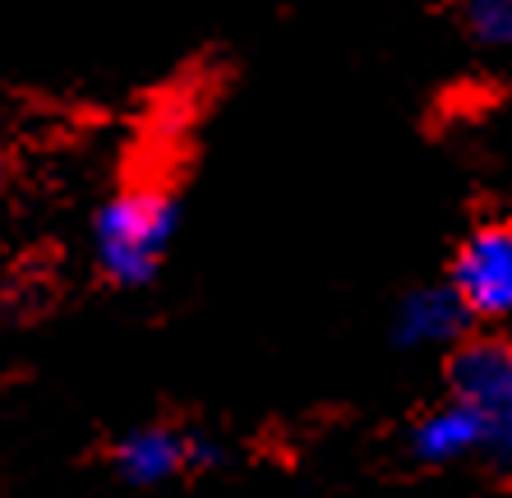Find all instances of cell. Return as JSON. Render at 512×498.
Wrapping results in <instances>:
<instances>
[{
  "instance_id": "cell-1",
  "label": "cell",
  "mask_w": 512,
  "mask_h": 498,
  "mask_svg": "<svg viewBox=\"0 0 512 498\" xmlns=\"http://www.w3.org/2000/svg\"><path fill=\"white\" fill-rule=\"evenodd\" d=\"M185 222V203L167 180H125L93 208L88 254L116 291H143L162 277Z\"/></svg>"
},
{
  "instance_id": "cell-2",
  "label": "cell",
  "mask_w": 512,
  "mask_h": 498,
  "mask_svg": "<svg viewBox=\"0 0 512 498\" xmlns=\"http://www.w3.org/2000/svg\"><path fill=\"white\" fill-rule=\"evenodd\" d=\"M443 360V397L471 411L480 429V466L512 485V332L471 328Z\"/></svg>"
},
{
  "instance_id": "cell-3",
  "label": "cell",
  "mask_w": 512,
  "mask_h": 498,
  "mask_svg": "<svg viewBox=\"0 0 512 498\" xmlns=\"http://www.w3.org/2000/svg\"><path fill=\"white\" fill-rule=\"evenodd\" d=\"M443 282L476 328H512V217H476L457 236Z\"/></svg>"
},
{
  "instance_id": "cell-4",
  "label": "cell",
  "mask_w": 512,
  "mask_h": 498,
  "mask_svg": "<svg viewBox=\"0 0 512 498\" xmlns=\"http://www.w3.org/2000/svg\"><path fill=\"white\" fill-rule=\"evenodd\" d=\"M107 466L120 485L130 489H162L185 475H203L222 466V443L176 420H143L120 429L107 448Z\"/></svg>"
},
{
  "instance_id": "cell-5",
  "label": "cell",
  "mask_w": 512,
  "mask_h": 498,
  "mask_svg": "<svg viewBox=\"0 0 512 498\" xmlns=\"http://www.w3.org/2000/svg\"><path fill=\"white\" fill-rule=\"evenodd\" d=\"M471 328L476 323L466 319L462 300L443 277L406 286L388 309V346L402 356H448Z\"/></svg>"
},
{
  "instance_id": "cell-6",
  "label": "cell",
  "mask_w": 512,
  "mask_h": 498,
  "mask_svg": "<svg viewBox=\"0 0 512 498\" xmlns=\"http://www.w3.org/2000/svg\"><path fill=\"white\" fill-rule=\"evenodd\" d=\"M402 452L420 471H453V466L480 462V429L462 402L439 392V402L416 411L411 425L402 429Z\"/></svg>"
},
{
  "instance_id": "cell-7",
  "label": "cell",
  "mask_w": 512,
  "mask_h": 498,
  "mask_svg": "<svg viewBox=\"0 0 512 498\" xmlns=\"http://www.w3.org/2000/svg\"><path fill=\"white\" fill-rule=\"evenodd\" d=\"M453 28L480 56H512V0H448Z\"/></svg>"
},
{
  "instance_id": "cell-8",
  "label": "cell",
  "mask_w": 512,
  "mask_h": 498,
  "mask_svg": "<svg viewBox=\"0 0 512 498\" xmlns=\"http://www.w3.org/2000/svg\"><path fill=\"white\" fill-rule=\"evenodd\" d=\"M5 190H10V162H5V153H0V199H5Z\"/></svg>"
}]
</instances>
